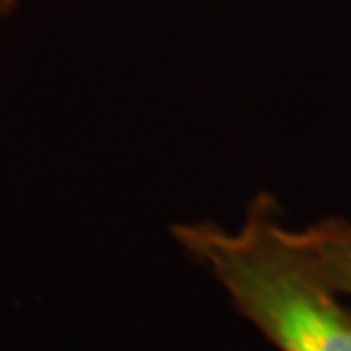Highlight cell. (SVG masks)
<instances>
[{"label":"cell","mask_w":351,"mask_h":351,"mask_svg":"<svg viewBox=\"0 0 351 351\" xmlns=\"http://www.w3.org/2000/svg\"><path fill=\"white\" fill-rule=\"evenodd\" d=\"M169 234L274 349L351 351V307L284 224L274 195L258 193L234 229L182 221Z\"/></svg>","instance_id":"cell-1"},{"label":"cell","mask_w":351,"mask_h":351,"mask_svg":"<svg viewBox=\"0 0 351 351\" xmlns=\"http://www.w3.org/2000/svg\"><path fill=\"white\" fill-rule=\"evenodd\" d=\"M294 232L323 278L343 297H351V221L323 219Z\"/></svg>","instance_id":"cell-2"}]
</instances>
